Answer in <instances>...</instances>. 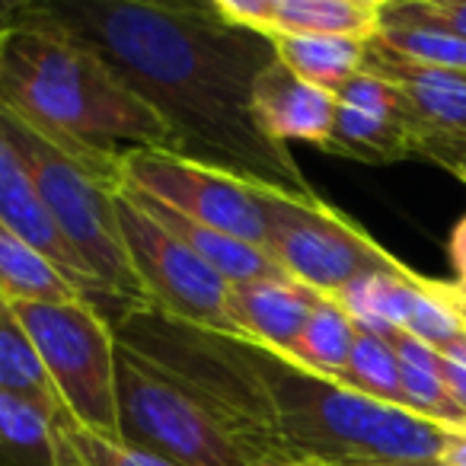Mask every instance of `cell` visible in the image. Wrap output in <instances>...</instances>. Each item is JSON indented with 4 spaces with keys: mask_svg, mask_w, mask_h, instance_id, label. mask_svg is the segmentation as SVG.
Instances as JSON below:
<instances>
[{
    "mask_svg": "<svg viewBox=\"0 0 466 466\" xmlns=\"http://www.w3.org/2000/svg\"><path fill=\"white\" fill-rule=\"evenodd\" d=\"M46 7L167 125L176 154L256 186L317 195L291 150L268 141L249 112L256 77L275 61L266 35L224 23L211 4L46 0Z\"/></svg>",
    "mask_w": 466,
    "mask_h": 466,
    "instance_id": "cell-1",
    "label": "cell"
},
{
    "mask_svg": "<svg viewBox=\"0 0 466 466\" xmlns=\"http://www.w3.org/2000/svg\"><path fill=\"white\" fill-rule=\"evenodd\" d=\"M0 116L39 135L116 192L128 154H176L167 125L46 0H26L0 35Z\"/></svg>",
    "mask_w": 466,
    "mask_h": 466,
    "instance_id": "cell-2",
    "label": "cell"
},
{
    "mask_svg": "<svg viewBox=\"0 0 466 466\" xmlns=\"http://www.w3.org/2000/svg\"><path fill=\"white\" fill-rule=\"evenodd\" d=\"M268 383L288 460L326 466H434L457 431L400 406L323 380L288 358L253 345Z\"/></svg>",
    "mask_w": 466,
    "mask_h": 466,
    "instance_id": "cell-3",
    "label": "cell"
},
{
    "mask_svg": "<svg viewBox=\"0 0 466 466\" xmlns=\"http://www.w3.org/2000/svg\"><path fill=\"white\" fill-rule=\"evenodd\" d=\"M116 339L141 351L179 390H186L247 457L249 466L288 463L279 415L253 358V342L176 323L154 310H135L116 326Z\"/></svg>",
    "mask_w": 466,
    "mask_h": 466,
    "instance_id": "cell-4",
    "label": "cell"
},
{
    "mask_svg": "<svg viewBox=\"0 0 466 466\" xmlns=\"http://www.w3.org/2000/svg\"><path fill=\"white\" fill-rule=\"evenodd\" d=\"M0 122L26 167L33 169V179L58 233L103 291L109 323L116 326L128 313L147 310V298L131 266L122 224H118L116 188L96 182L61 150L16 125L14 118L0 116Z\"/></svg>",
    "mask_w": 466,
    "mask_h": 466,
    "instance_id": "cell-5",
    "label": "cell"
},
{
    "mask_svg": "<svg viewBox=\"0 0 466 466\" xmlns=\"http://www.w3.org/2000/svg\"><path fill=\"white\" fill-rule=\"evenodd\" d=\"M14 310L52 377L67 419L103 438H122L116 390L118 339L109 317L90 300L16 304Z\"/></svg>",
    "mask_w": 466,
    "mask_h": 466,
    "instance_id": "cell-6",
    "label": "cell"
},
{
    "mask_svg": "<svg viewBox=\"0 0 466 466\" xmlns=\"http://www.w3.org/2000/svg\"><path fill=\"white\" fill-rule=\"evenodd\" d=\"M259 195L266 253L298 285L336 298L364 275L402 268V262L368 237V230L326 205L319 195H288L266 186Z\"/></svg>",
    "mask_w": 466,
    "mask_h": 466,
    "instance_id": "cell-7",
    "label": "cell"
},
{
    "mask_svg": "<svg viewBox=\"0 0 466 466\" xmlns=\"http://www.w3.org/2000/svg\"><path fill=\"white\" fill-rule=\"evenodd\" d=\"M116 377L125 441L173 466H249L186 390L125 342L116 349Z\"/></svg>",
    "mask_w": 466,
    "mask_h": 466,
    "instance_id": "cell-8",
    "label": "cell"
},
{
    "mask_svg": "<svg viewBox=\"0 0 466 466\" xmlns=\"http://www.w3.org/2000/svg\"><path fill=\"white\" fill-rule=\"evenodd\" d=\"M116 208L131 266L147 298V310L195 329L247 342L230 317V281L220 279L186 243L176 240L154 214L131 198L128 188L116 192Z\"/></svg>",
    "mask_w": 466,
    "mask_h": 466,
    "instance_id": "cell-9",
    "label": "cell"
},
{
    "mask_svg": "<svg viewBox=\"0 0 466 466\" xmlns=\"http://www.w3.org/2000/svg\"><path fill=\"white\" fill-rule=\"evenodd\" d=\"M122 186L179 211L182 218L220 230L233 240L266 249V218L256 182L173 150H135L125 157Z\"/></svg>",
    "mask_w": 466,
    "mask_h": 466,
    "instance_id": "cell-10",
    "label": "cell"
},
{
    "mask_svg": "<svg viewBox=\"0 0 466 466\" xmlns=\"http://www.w3.org/2000/svg\"><path fill=\"white\" fill-rule=\"evenodd\" d=\"M364 71L400 90L419 157L444 163L447 157L466 150V74L415 65L377 42L368 46Z\"/></svg>",
    "mask_w": 466,
    "mask_h": 466,
    "instance_id": "cell-11",
    "label": "cell"
},
{
    "mask_svg": "<svg viewBox=\"0 0 466 466\" xmlns=\"http://www.w3.org/2000/svg\"><path fill=\"white\" fill-rule=\"evenodd\" d=\"M326 154L361 163H396L419 157L400 90L361 67V74H355L336 93V122Z\"/></svg>",
    "mask_w": 466,
    "mask_h": 466,
    "instance_id": "cell-12",
    "label": "cell"
},
{
    "mask_svg": "<svg viewBox=\"0 0 466 466\" xmlns=\"http://www.w3.org/2000/svg\"><path fill=\"white\" fill-rule=\"evenodd\" d=\"M230 26L259 35H329L374 42L383 23V0H211Z\"/></svg>",
    "mask_w": 466,
    "mask_h": 466,
    "instance_id": "cell-13",
    "label": "cell"
},
{
    "mask_svg": "<svg viewBox=\"0 0 466 466\" xmlns=\"http://www.w3.org/2000/svg\"><path fill=\"white\" fill-rule=\"evenodd\" d=\"M0 224L10 227L26 243H33L90 304H96L106 313L103 291H99V285L90 279L84 262L71 253V247L58 233V227H55L52 214H48L46 201L39 195V186L33 179V169L26 167L16 144L10 141L4 122H0Z\"/></svg>",
    "mask_w": 466,
    "mask_h": 466,
    "instance_id": "cell-14",
    "label": "cell"
},
{
    "mask_svg": "<svg viewBox=\"0 0 466 466\" xmlns=\"http://www.w3.org/2000/svg\"><path fill=\"white\" fill-rule=\"evenodd\" d=\"M253 122L268 141L288 147L291 141H304L326 150L336 122V96L319 86L294 77L279 58L256 77L249 96Z\"/></svg>",
    "mask_w": 466,
    "mask_h": 466,
    "instance_id": "cell-15",
    "label": "cell"
},
{
    "mask_svg": "<svg viewBox=\"0 0 466 466\" xmlns=\"http://www.w3.org/2000/svg\"><path fill=\"white\" fill-rule=\"evenodd\" d=\"M319 294L291 279H259L230 285V317L243 339L281 358H291Z\"/></svg>",
    "mask_w": 466,
    "mask_h": 466,
    "instance_id": "cell-16",
    "label": "cell"
},
{
    "mask_svg": "<svg viewBox=\"0 0 466 466\" xmlns=\"http://www.w3.org/2000/svg\"><path fill=\"white\" fill-rule=\"evenodd\" d=\"M118 188H128L131 198H135L144 211L154 214V218L173 233L176 240L186 243L201 262H208V266H211L220 279L230 281V285H243V281H259V279H288V275L275 266V259L266 249L249 247V243H243V240H233V237H227V233H220V230H211V227L198 224V220L182 218L179 211L147 198V195H141L131 186H118Z\"/></svg>",
    "mask_w": 466,
    "mask_h": 466,
    "instance_id": "cell-17",
    "label": "cell"
},
{
    "mask_svg": "<svg viewBox=\"0 0 466 466\" xmlns=\"http://www.w3.org/2000/svg\"><path fill=\"white\" fill-rule=\"evenodd\" d=\"M272 52L294 77L336 96L355 74H361L370 42L329 39V35H266Z\"/></svg>",
    "mask_w": 466,
    "mask_h": 466,
    "instance_id": "cell-18",
    "label": "cell"
},
{
    "mask_svg": "<svg viewBox=\"0 0 466 466\" xmlns=\"http://www.w3.org/2000/svg\"><path fill=\"white\" fill-rule=\"evenodd\" d=\"M0 300L7 304H74L86 300L33 243L0 224Z\"/></svg>",
    "mask_w": 466,
    "mask_h": 466,
    "instance_id": "cell-19",
    "label": "cell"
},
{
    "mask_svg": "<svg viewBox=\"0 0 466 466\" xmlns=\"http://www.w3.org/2000/svg\"><path fill=\"white\" fill-rule=\"evenodd\" d=\"M390 345L400 361L402 393H406L409 409L428 421H438L453 431H466V415L444 380V358L406 332H396Z\"/></svg>",
    "mask_w": 466,
    "mask_h": 466,
    "instance_id": "cell-20",
    "label": "cell"
},
{
    "mask_svg": "<svg viewBox=\"0 0 466 466\" xmlns=\"http://www.w3.org/2000/svg\"><path fill=\"white\" fill-rule=\"evenodd\" d=\"M0 390L26 396L55 415H67L33 339L7 300H0Z\"/></svg>",
    "mask_w": 466,
    "mask_h": 466,
    "instance_id": "cell-21",
    "label": "cell"
},
{
    "mask_svg": "<svg viewBox=\"0 0 466 466\" xmlns=\"http://www.w3.org/2000/svg\"><path fill=\"white\" fill-rule=\"evenodd\" d=\"M355 339H358L355 319H351L332 298L319 294L310 323L300 332L298 345H294L288 361L310 370V374L323 377V380L339 383L342 380L345 364H349V358H351V349H355Z\"/></svg>",
    "mask_w": 466,
    "mask_h": 466,
    "instance_id": "cell-22",
    "label": "cell"
},
{
    "mask_svg": "<svg viewBox=\"0 0 466 466\" xmlns=\"http://www.w3.org/2000/svg\"><path fill=\"white\" fill-rule=\"evenodd\" d=\"M342 387L355 390V393L368 396V400L387 402V406L409 409L406 393H402V377H400V361L396 351L387 339L374 336V332L358 329L355 349L342 370ZM412 412V409H409Z\"/></svg>",
    "mask_w": 466,
    "mask_h": 466,
    "instance_id": "cell-23",
    "label": "cell"
},
{
    "mask_svg": "<svg viewBox=\"0 0 466 466\" xmlns=\"http://www.w3.org/2000/svg\"><path fill=\"white\" fill-rule=\"evenodd\" d=\"M48 466H173L169 460L144 451L125 438H103L71 419L58 421Z\"/></svg>",
    "mask_w": 466,
    "mask_h": 466,
    "instance_id": "cell-24",
    "label": "cell"
},
{
    "mask_svg": "<svg viewBox=\"0 0 466 466\" xmlns=\"http://www.w3.org/2000/svg\"><path fill=\"white\" fill-rule=\"evenodd\" d=\"M67 415H55L46 406L0 390V444L16 453H35L52 463V444L58 421Z\"/></svg>",
    "mask_w": 466,
    "mask_h": 466,
    "instance_id": "cell-25",
    "label": "cell"
},
{
    "mask_svg": "<svg viewBox=\"0 0 466 466\" xmlns=\"http://www.w3.org/2000/svg\"><path fill=\"white\" fill-rule=\"evenodd\" d=\"M374 42L380 48H387V52L400 55V58L415 61V65L466 74V39H457V35L419 29V26L380 23V33L374 35Z\"/></svg>",
    "mask_w": 466,
    "mask_h": 466,
    "instance_id": "cell-26",
    "label": "cell"
},
{
    "mask_svg": "<svg viewBox=\"0 0 466 466\" xmlns=\"http://www.w3.org/2000/svg\"><path fill=\"white\" fill-rule=\"evenodd\" d=\"M383 23L434 29L466 39V0H393L383 4Z\"/></svg>",
    "mask_w": 466,
    "mask_h": 466,
    "instance_id": "cell-27",
    "label": "cell"
},
{
    "mask_svg": "<svg viewBox=\"0 0 466 466\" xmlns=\"http://www.w3.org/2000/svg\"><path fill=\"white\" fill-rule=\"evenodd\" d=\"M438 355L444 358L447 390H451V396L457 400V406L463 409V415H466V332L457 342L447 345L444 351H438Z\"/></svg>",
    "mask_w": 466,
    "mask_h": 466,
    "instance_id": "cell-28",
    "label": "cell"
},
{
    "mask_svg": "<svg viewBox=\"0 0 466 466\" xmlns=\"http://www.w3.org/2000/svg\"><path fill=\"white\" fill-rule=\"evenodd\" d=\"M451 262H453V272H457V281H453V288H457V291L463 294V300H466V218L460 220L457 227H453Z\"/></svg>",
    "mask_w": 466,
    "mask_h": 466,
    "instance_id": "cell-29",
    "label": "cell"
},
{
    "mask_svg": "<svg viewBox=\"0 0 466 466\" xmlns=\"http://www.w3.org/2000/svg\"><path fill=\"white\" fill-rule=\"evenodd\" d=\"M441 167H447L453 176H457V179H463V182H466V150H460V154L447 157V160L441 163Z\"/></svg>",
    "mask_w": 466,
    "mask_h": 466,
    "instance_id": "cell-30",
    "label": "cell"
},
{
    "mask_svg": "<svg viewBox=\"0 0 466 466\" xmlns=\"http://www.w3.org/2000/svg\"><path fill=\"white\" fill-rule=\"evenodd\" d=\"M266 466H326V463H310V460H288V463H266Z\"/></svg>",
    "mask_w": 466,
    "mask_h": 466,
    "instance_id": "cell-31",
    "label": "cell"
},
{
    "mask_svg": "<svg viewBox=\"0 0 466 466\" xmlns=\"http://www.w3.org/2000/svg\"><path fill=\"white\" fill-rule=\"evenodd\" d=\"M434 466H441V463H434Z\"/></svg>",
    "mask_w": 466,
    "mask_h": 466,
    "instance_id": "cell-32",
    "label": "cell"
}]
</instances>
